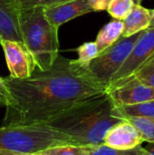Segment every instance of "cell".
<instances>
[{
  "mask_svg": "<svg viewBox=\"0 0 154 155\" xmlns=\"http://www.w3.org/2000/svg\"><path fill=\"white\" fill-rule=\"evenodd\" d=\"M0 45L4 50L9 76L19 79L29 77L36 68V64L25 44L1 39Z\"/></svg>",
  "mask_w": 154,
  "mask_h": 155,
  "instance_id": "52a82bcc",
  "label": "cell"
},
{
  "mask_svg": "<svg viewBox=\"0 0 154 155\" xmlns=\"http://www.w3.org/2000/svg\"><path fill=\"white\" fill-rule=\"evenodd\" d=\"M44 15L49 23L58 28L70 20L93 12L89 0H71L59 5L44 8Z\"/></svg>",
  "mask_w": 154,
  "mask_h": 155,
  "instance_id": "30bf717a",
  "label": "cell"
},
{
  "mask_svg": "<svg viewBox=\"0 0 154 155\" xmlns=\"http://www.w3.org/2000/svg\"><path fill=\"white\" fill-rule=\"evenodd\" d=\"M116 107L123 119L126 117H144L154 120V100L132 105Z\"/></svg>",
  "mask_w": 154,
  "mask_h": 155,
  "instance_id": "5bb4252c",
  "label": "cell"
},
{
  "mask_svg": "<svg viewBox=\"0 0 154 155\" xmlns=\"http://www.w3.org/2000/svg\"><path fill=\"white\" fill-rule=\"evenodd\" d=\"M10 103V94L4 82V78L0 77V105L6 107Z\"/></svg>",
  "mask_w": 154,
  "mask_h": 155,
  "instance_id": "7402d4cb",
  "label": "cell"
},
{
  "mask_svg": "<svg viewBox=\"0 0 154 155\" xmlns=\"http://www.w3.org/2000/svg\"><path fill=\"white\" fill-rule=\"evenodd\" d=\"M78 145L69 135L44 124L32 125H1L0 149L37 153L50 147Z\"/></svg>",
  "mask_w": 154,
  "mask_h": 155,
  "instance_id": "277c9868",
  "label": "cell"
},
{
  "mask_svg": "<svg viewBox=\"0 0 154 155\" xmlns=\"http://www.w3.org/2000/svg\"><path fill=\"white\" fill-rule=\"evenodd\" d=\"M150 27H154V9L151 10V23Z\"/></svg>",
  "mask_w": 154,
  "mask_h": 155,
  "instance_id": "484cf974",
  "label": "cell"
},
{
  "mask_svg": "<svg viewBox=\"0 0 154 155\" xmlns=\"http://www.w3.org/2000/svg\"><path fill=\"white\" fill-rule=\"evenodd\" d=\"M0 155H39L37 153H18V152H13L8 150L0 149Z\"/></svg>",
  "mask_w": 154,
  "mask_h": 155,
  "instance_id": "cb8c5ba5",
  "label": "cell"
},
{
  "mask_svg": "<svg viewBox=\"0 0 154 155\" xmlns=\"http://www.w3.org/2000/svg\"><path fill=\"white\" fill-rule=\"evenodd\" d=\"M146 153L147 151L143 145L131 150H118L101 144L93 148L91 155H146Z\"/></svg>",
  "mask_w": 154,
  "mask_h": 155,
  "instance_id": "d6986e66",
  "label": "cell"
},
{
  "mask_svg": "<svg viewBox=\"0 0 154 155\" xmlns=\"http://www.w3.org/2000/svg\"><path fill=\"white\" fill-rule=\"evenodd\" d=\"M141 133L127 120L114 125L106 134L103 144L118 150H131L144 143Z\"/></svg>",
  "mask_w": 154,
  "mask_h": 155,
  "instance_id": "9c48e42d",
  "label": "cell"
},
{
  "mask_svg": "<svg viewBox=\"0 0 154 155\" xmlns=\"http://www.w3.org/2000/svg\"><path fill=\"white\" fill-rule=\"evenodd\" d=\"M44 8L34 6L20 12L23 42L33 55L36 67L43 71L49 69L59 54L58 28L49 23Z\"/></svg>",
  "mask_w": 154,
  "mask_h": 155,
  "instance_id": "3957f363",
  "label": "cell"
},
{
  "mask_svg": "<svg viewBox=\"0 0 154 155\" xmlns=\"http://www.w3.org/2000/svg\"><path fill=\"white\" fill-rule=\"evenodd\" d=\"M93 11H103L107 9L110 0H89Z\"/></svg>",
  "mask_w": 154,
  "mask_h": 155,
  "instance_id": "603a6c76",
  "label": "cell"
},
{
  "mask_svg": "<svg viewBox=\"0 0 154 155\" xmlns=\"http://www.w3.org/2000/svg\"><path fill=\"white\" fill-rule=\"evenodd\" d=\"M93 147L80 145H60L43 150L39 155H91Z\"/></svg>",
  "mask_w": 154,
  "mask_h": 155,
  "instance_id": "2e32d148",
  "label": "cell"
},
{
  "mask_svg": "<svg viewBox=\"0 0 154 155\" xmlns=\"http://www.w3.org/2000/svg\"><path fill=\"white\" fill-rule=\"evenodd\" d=\"M141 33L129 37L122 36L113 45L93 59L87 64V69L92 76L107 88L113 76L128 57Z\"/></svg>",
  "mask_w": 154,
  "mask_h": 155,
  "instance_id": "5b68a950",
  "label": "cell"
},
{
  "mask_svg": "<svg viewBox=\"0 0 154 155\" xmlns=\"http://www.w3.org/2000/svg\"><path fill=\"white\" fill-rule=\"evenodd\" d=\"M147 151L146 155H154V143H148V145L144 147Z\"/></svg>",
  "mask_w": 154,
  "mask_h": 155,
  "instance_id": "d4e9b609",
  "label": "cell"
},
{
  "mask_svg": "<svg viewBox=\"0 0 154 155\" xmlns=\"http://www.w3.org/2000/svg\"><path fill=\"white\" fill-rule=\"evenodd\" d=\"M123 120L104 92L76 103L44 124L69 135L80 146L95 147L103 144L108 132Z\"/></svg>",
  "mask_w": 154,
  "mask_h": 155,
  "instance_id": "7a4b0ae2",
  "label": "cell"
},
{
  "mask_svg": "<svg viewBox=\"0 0 154 155\" xmlns=\"http://www.w3.org/2000/svg\"><path fill=\"white\" fill-rule=\"evenodd\" d=\"M123 37H129L141 33L150 27L151 10L141 4H135L132 12L123 20Z\"/></svg>",
  "mask_w": 154,
  "mask_h": 155,
  "instance_id": "7c38bea8",
  "label": "cell"
},
{
  "mask_svg": "<svg viewBox=\"0 0 154 155\" xmlns=\"http://www.w3.org/2000/svg\"><path fill=\"white\" fill-rule=\"evenodd\" d=\"M124 119L141 133L145 142L154 143V120L144 117H126Z\"/></svg>",
  "mask_w": 154,
  "mask_h": 155,
  "instance_id": "ac0fdd59",
  "label": "cell"
},
{
  "mask_svg": "<svg viewBox=\"0 0 154 155\" xmlns=\"http://www.w3.org/2000/svg\"><path fill=\"white\" fill-rule=\"evenodd\" d=\"M20 8L14 0H0V38L24 44L20 32Z\"/></svg>",
  "mask_w": 154,
  "mask_h": 155,
  "instance_id": "8fae6325",
  "label": "cell"
},
{
  "mask_svg": "<svg viewBox=\"0 0 154 155\" xmlns=\"http://www.w3.org/2000/svg\"><path fill=\"white\" fill-rule=\"evenodd\" d=\"M10 94L2 125L45 124L54 115L107 88L77 59L60 54L47 70L37 67L27 78L5 77Z\"/></svg>",
  "mask_w": 154,
  "mask_h": 155,
  "instance_id": "6da1fadb",
  "label": "cell"
},
{
  "mask_svg": "<svg viewBox=\"0 0 154 155\" xmlns=\"http://www.w3.org/2000/svg\"><path fill=\"white\" fill-rule=\"evenodd\" d=\"M78 54V61L82 64H88L98 54L99 51L95 42H86L75 49Z\"/></svg>",
  "mask_w": 154,
  "mask_h": 155,
  "instance_id": "ffe728a7",
  "label": "cell"
},
{
  "mask_svg": "<svg viewBox=\"0 0 154 155\" xmlns=\"http://www.w3.org/2000/svg\"><path fill=\"white\" fill-rule=\"evenodd\" d=\"M143 1V0H134L135 4H141V3H142Z\"/></svg>",
  "mask_w": 154,
  "mask_h": 155,
  "instance_id": "4316f807",
  "label": "cell"
},
{
  "mask_svg": "<svg viewBox=\"0 0 154 155\" xmlns=\"http://www.w3.org/2000/svg\"><path fill=\"white\" fill-rule=\"evenodd\" d=\"M14 1L18 5L20 10H22V9L32 8L34 6H43V7L52 6L71 0H14Z\"/></svg>",
  "mask_w": 154,
  "mask_h": 155,
  "instance_id": "44dd1931",
  "label": "cell"
},
{
  "mask_svg": "<svg viewBox=\"0 0 154 155\" xmlns=\"http://www.w3.org/2000/svg\"><path fill=\"white\" fill-rule=\"evenodd\" d=\"M123 32V23L122 20L113 19L103 25L99 31L95 40L99 54L117 42L122 37Z\"/></svg>",
  "mask_w": 154,
  "mask_h": 155,
  "instance_id": "4fadbf2b",
  "label": "cell"
},
{
  "mask_svg": "<svg viewBox=\"0 0 154 155\" xmlns=\"http://www.w3.org/2000/svg\"><path fill=\"white\" fill-rule=\"evenodd\" d=\"M134 5V0H110L106 10L113 19L123 21L132 12Z\"/></svg>",
  "mask_w": 154,
  "mask_h": 155,
  "instance_id": "e0dca14e",
  "label": "cell"
},
{
  "mask_svg": "<svg viewBox=\"0 0 154 155\" xmlns=\"http://www.w3.org/2000/svg\"><path fill=\"white\" fill-rule=\"evenodd\" d=\"M129 80H134V81L140 82L142 84H144L146 85L152 86L154 88V54L129 78H127L123 81H121L119 83L111 84L107 88L115 86L117 84H120L129 81Z\"/></svg>",
  "mask_w": 154,
  "mask_h": 155,
  "instance_id": "9a60e30c",
  "label": "cell"
},
{
  "mask_svg": "<svg viewBox=\"0 0 154 155\" xmlns=\"http://www.w3.org/2000/svg\"><path fill=\"white\" fill-rule=\"evenodd\" d=\"M154 54V27L143 31L128 57L113 76L109 85L119 83L133 75ZM108 85V86H109ZM107 86V87H108Z\"/></svg>",
  "mask_w": 154,
  "mask_h": 155,
  "instance_id": "8992f818",
  "label": "cell"
},
{
  "mask_svg": "<svg viewBox=\"0 0 154 155\" xmlns=\"http://www.w3.org/2000/svg\"><path fill=\"white\" fill-rule=\"evenodd\" d=\"M106 92L115 106L132 105L154 100L153 87L134 80L107 88Z\"/></svg>",
  "mask_w": 154,
  "mask_h": 155,
  "instance_id": "ba28073f",
  "label": "cell"
},
{
  "mask_svg": "<svg viewBox=\"0 0 154 155\" xmlns=\"http://www.w3.org/2000/svg\"><path fill=\"white\" fill-rule=\"evenodd\" d=\"M0 42H1V38H0Z\"/></svg>",
  "mask_w": 154,
  "mask_h": 155,
  "instance_id": "83f0119b",
  "label": "cell"
}]
</instances>
